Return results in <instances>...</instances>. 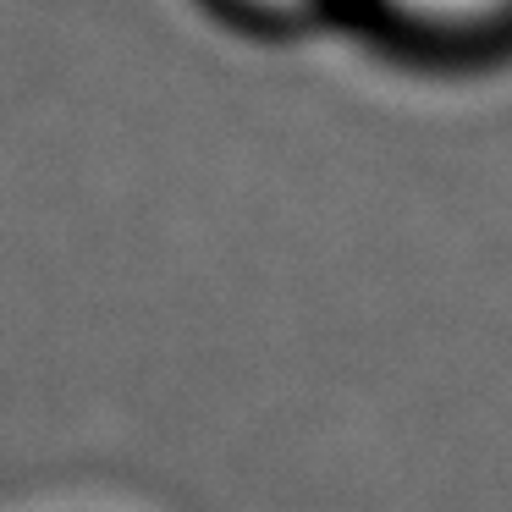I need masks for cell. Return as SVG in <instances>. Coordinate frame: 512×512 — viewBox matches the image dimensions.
<instances>
[{"label":"cell","instance_id":"obj_1","mask_svg":"<svg viewBox=\"0 0 512 512\" xmlns=\"http://www.w3.org/2000/svg\"><path fill=\"white\" fill-rule=\"evenodd\" d=\"M391 6H402V12H413V17H435V23H463V17L496 12L507 0H391Z\"/></svg>","mask_w":512,"mask_h":512},{"label":"cell","instance_id":"obj_2","mask_svg":"<svg viewBox=\"0 0 512 512\" xmlns=\"http://www.w3.org/2000/svg\"><path fill=\"white\" fill-rule=\"evenodd\" d=\"M265 6H292V0H265Z\"/></svg>","mask_w":512,"mask_h":512}]
</instances>
